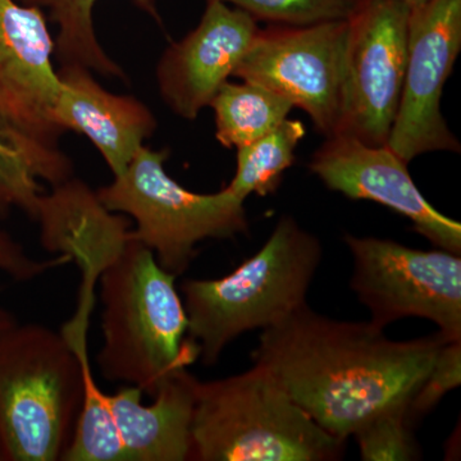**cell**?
I'll return each mask as SVG.
<instances>
[{
    "label": "cell",
    "mask_w": 461,
    "mask_h": 461,
    "mask_svg": "<svg viewBox=\"0 0 461 461\" xmlns=\"http://www.w3.org/2000/svg\"><path fill=\"white\" fill-rule=\"evenodd\" d=\"M408 402L388 408L354 433L360 456L366 461L420 459V448L412 435L414 427L406 415Z\"/></svg>",
    "instance_id": "obj_19"
},
{
    "label": "cell",
    "mask_w": 461,
    "mask_h": 461,
    "mask_svg": "<svg viewBox=\"0 0 461 461\" xmlns=\"http://www.w3.org/2000/svg\"><path fill=\"white\" fill-rule=\"evenodd\" d=\"M447 344L393 341L372 321L332 320L308 303L263 330L251 355L315 421L348 441L378 412L408 402Z\"/></svg>",
    "instance_id": "obj_1"
},
{
    "label": "cell",
    "mask_w": 461,
    "mask_h": 461,
    "mask_svg": "<svg viewBox=\"0 0 461 461\" xmlns=\"http://www.w3.org/2000/svg\"><path fill=\"white\" fill-rule=\"evenodd\" d=\"M402 2H405L406 5H409V7H415V5H420L421 3L427 2V0H402Z\"/></svg>",
    "instance_id": "obj_25"
},
{
    "label": "cell",
    "mask_w": 461,
    "mask_h": 461,
    "mask_svg": "<svg viewBox=\"0 0 461 461\" xmlns=\"http://www.w3.org/2000/svg\"><path fill=\"white\" fill-rule=\"evenodd\" d=\"M209 2V0H206ZM271 25L306 26L346 20L357 0H217Z\"/></svg>",
    "instance_id": "obj_20"
},
{
    "label": "cell",
    "mask_w": 461,
    "mask_h": 461,
    "mask_svg": "<svg viewBox=\"0 0 461 461\" xmlns=\"http://www.w3.org/2000/svg\"><path fill=\"white\" fill-rule=\"evenodd\" d=\"M27 5L47 9L58 26L54 54L63 65L86 67L108 78L126 81L122 67L103 50L94 27V7L98 0H20ZM139 8L159 20L154 0H133Z\"/></svg>",
    "instance_id": "obj_17"
},
{
    "label": "cell",
    "mask_w": 461,
    "mask_h": 461,
    "mask_svg": "<svg viewBox=\"0 0 461 461\" xmlns=\"http://www.w3.org/2000/svg\"><path fill=\"white\" fill-rule=\"evenodd\" d=\"M54 50L42 9L0 0V136L51 187L74 177V165L59 148L65 131L54 117L62 93Z\"/></svg>",
    "instance_id": "obj_7"
},
{
    "label": "cell",
    "mask_w": 461,
    "mask_h": 461,
    "mask_svg": "<svg viewBox=\"0 0 461 461\" xmlns=\"http://www.w3.org/2000/svg\"><path fill=\"white\" fill-rule=\"evenodd\" d=\"M58 76L62 81L54 112L58 126L86 136L114 177L120 176L157 131L156 115L140 99L104 89L86 67L63 65Z\"/></svg>",
    "instance_id": "obj_14"
},
{
    "label": "cell",
    "mask_w": 461,
    "mask_h": 461,
    "mask_svg": "<svg viewBox=\"0 0 461 461\" xmlns=\"http://www.w3.org/2000/svg\"><path fill=\"white\" fill-rule=\"evenodd\" d=\"M71 262V257L67 254H58L48 260L33 259L17 240L0 230V272L14 281L32 282L51 269Z\"/></svg>",
    "instance_id": "obj_23"
},
{
    "label": "cell",
    "mask_w": 461,
    "mask_h": 461,
    "mask_svg": "<svg viewBox=\"0 0 461 461\" xmlns=\"http://www.w3.org/2000/svg\"><path fill=\"white\" fill-rule=\"evenodd\" d=\"M0 461H2V457H0Z\"/></svg>",
    "instance_id": "obj_26"
},
{
    "label": "cell",
    "mask_w": 461,
    "mask_h": 461,
    "mask_svg": "<svg viewBox=\"0 0 461 461\" xmlns=\"http://www.w3.org/2000/svg\"><path fill=\"white\" fill-rule=\"evenodd\" d=\"M323 258L320 239L284 215L257 254L217 280H186L182 300L189 336L205 366L240 336L266 330L306 304Z\"/></svg>",
    "instance_id": "obj_3"
},
{
    "label": "cell",
    "mask_w": 461,
    "mask_h": 461,
    "mask_svg": "<svg viewBox=\"0 0 461 461\" xmlns=\"http://www.w3.org/2000/svg\"><path fill=\"white\" fill-rule=\"evenodd\" d=\"M215 139L224 148H242L280 126L294 109L293 103L262 85L227 81L215 94Z\"/></svg>",
    "instance_id": "obj_16"
},
{
    "label": "cell",
    "mask_w": 461,
    "mask_h": 461,
    "mask_svg": "<svg viewBox=\"0 0 461 461\" xmlns=\"http://www.w3.org/2000/svg\"><path fill=\"white\" fill-rule=\"evenodd\" d=\"M168 149L144 145L126 171L95 190L102 204L127 214L136 223L132 238L153 251L167 272L180 276L198 256L205 240H230L247 233L244 200L227 187L215 194H196L173 180L165 168Z\"/></svg>",
    "instance_id": "obj_6"
},
{
    "label": "cell",
    "mask_w": 461,
    "mask_h": 461,
    "mask_svg": "<svg viewBox=\"0 0 461 461\" xmlns=\"http://www.w3.org/2000/svg\"><path fill=\"white\" fill-rule=\"evenodd\" d=\"M83 400V366L62 333L18 323L0 336L2 461L62 460Z\"/></svg>",
    "instance_id": "obj_5"
},
{
    "label": "cell",
    "mask_w": 461,
    "mask_h": 461,
    "mask_svg": "<svg viewBox=\"0 0 461 461\" xmlns=\"http://www.w3.org/2000/svg\"><path fill=\"white\" fill-rule=\"evenodd\" d=\"M176 278L132 235L100 273L103 341L96 363L103 378L153 397L167 378L198 359Z\"/></svg>",
    "instance_id": "obj_2"
},
{
    "label": "cell",
    "mask_w": 461,
    "mask_h": 461,
    "mask_svg": "<svg viewBox=\"0 0 461 461\" xmlns=\"http://www.w3.org/2000/svg\"><path fill=\"white\" fill-rule=\"evenodd\" d=\"M42 193L39 178L14 145L0 136V214L12 208L35 220Z\"/></svg>",
    "instance_id": "obj_21"
},
{
    "label": "cell",
    "mask_w": 461,
    "mask_h": 461,
    "mask_svg": "<svg viewBox=\"0 0 461 461\" xmlns=\"http://www.w3.org/2000/svg\"><path fill=\"white\" fill-rule=\"evenodd\" d=\"M305 133L304 123L286 118L259 140L239 148L235 177L227 189L244 202L251 194L276 193L285 172L295 163V150Z\"/></svg>",
    "instance_id": "obj_18"
},
{
    "label": "cell",
    "mask_w": 461,
    "mask_h": 461,
    "mask_svg": "<svg viewBox=\"0 0 461 461\" xmlns=\"http://www.w3.org/2000/svg\"><path fill=\"white\" fill-rule=\"evenodd\" d=\"M346 20L259 29L233 76L303 109L326 138L339 131Z\"/></svg>",
    "instance_id": "obj_10"
},
{
    "label": "cell",
    "mask_w": 461,
    "mask_h": 461,
    "mask_svg": "<svg viewBox=\"0 0 461 461\" xmlns=\"http://www.w3.org/2000/svg\"><path fill=\"white\" fill-rule=\"evenodd\" d=\"M191 436L198 461H335L346 448L257 364L198 382Z\"/></svg>",
    "instance_id": "obj_4"
},
{
    "label": "cell",
    "mask_w": 461,
    "mask_h": 461,
    "mask_svg": "<svg viewBox=\"0 0 461 461\" xmlns=\"http://www.w3.org/2000/svg\"><path fill=\"white\" fill-rule=\"evenodd\" d=\"M259 26L256 18L209 0L195 29L172 42L157 63L160 98L182 120L194 121L233 76Z\"/></svg>",
    "instance_id": "obj_13"
},
{
    "label": "cell",
    "mask_w": 461,
    "mask_h": 461,
    "mask_svg": "<svg viewBox=\"0 0 461 461\" xmlns=\"http://www.w3.org/2000/svg\"><path fill=\"white\" fill-rule=\"evenodd\" d=\"M353 258L350 287L384 330L402 318H424L447 342L461 341L460 254L418 250L393 240L346 233Z\"/></svg>",
    "instance_id": "obj_8"
},
{
    "label": "cell",
    "mask_w": 461,
    "mask_h": 461,
    "mask_svg": "<svg viewBox=\"0 0 461 461\" xmlns=\"http://www.w3.org/2000/svg\"><path fill=\"white\" fill-rule=\"evenodd\" d=\"M409 14L402 0H357L346 18L338 132L386 145L402 99Z\"/></svg>",
    "instance_id": "obj_9"
},
{
    "label": "cell",
    "mask_w": 461,
    "mask_h": 461,
    "mask_svg": "<svg viewBox=\"0 0 461 461\" xmlns=\"http://www.w3.org/2000/svg\"><path fill=\"white\" fill-rule=\"evenodd\" d=\"M461 384V341L447 342L437 355L432 369L412 393L406 405L408 420L415 424L423 420L429 412L454 388Z\"/></svg>",
    "instance_id": "obj_22"
},
{
    "label": "cell",
    "mask_w": 461,
    "mask_h": 461,
    "mask_svg": "<svg viewBox=\"0 0 461 461\" xmlns=\"http://www.w3.org/2000/svg\"><path fill=\"white\" fill-rule=\"evenodd\" d=\"M461 50V0H427L411 8L402 99L386 145L403 162L432 151L460 153L441 98Z\"/></svg>",
    "instance_id": "obj_11"
},
{
    "label": "cell",
    "mask_w": 461,
    "mask_h": 461,
    "mask_svg": "<svg viewBox=\"0 0 461 461\" xmlns=\"http://www.w3.org/2000/svg\"><path fill=\"white\" fill-rule=\"evenodd\" d=\"M198 382L182 369L160 384L149 405L140 388L129 384L107 395L127 461L191 460Z\"/></svg>",
    "instance_id": "obj_15"
},
{
    "label": "cell",
    "mask_w": 461,
    "mask_h": 461,
    "mask_svg": "<svg viewBox=\"0 0 461 461\" xmlns=\"http://www.w3.org/2000/svg\"><path fill=\"white\" fill-rule=\"evenodd\" d=\"M309 169L324 186L351 200H369L408 218L412 230L437 249L461 254V224L421 195L408 163L387 145H369L333 133L315 150Z\"/></svg>",
    "instance_id": "obj_12"
},
{
    "label": "cell",
    "mask_w": 461,
    "mask_h": 461,
    "mask_svg": "<svg viewBox=\"0 0 461 461\" xmlns=\"http://www.w3.org/2000/svg\"><path fill=\"white\" fill-rule=\"evenodd\" d=\"M16 324H18V321L14 314L9 312L8 309L0 306V336L14 329Z\"/></svg>",
    "instance_id": "obj_24"
}]
</instances>
